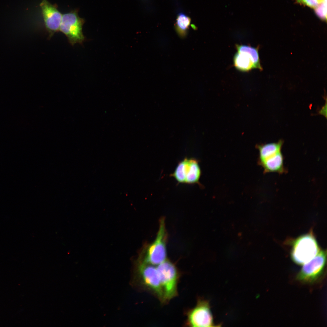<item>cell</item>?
Returning a JSON list of instances; mask_svg holds the SVG:
<instances>
[{"label": "cell", "mask_w": 327, "mask_h": 327, "mask_svg": "<svg viewBox=\"0 0 327 327\" xmlns=\"http://www.w3.org/2000/svg\"><path fill=\"white\" fill-rule=\"evenodd\" d=\"M283 141L259 145L257 146L259 151V163L263 168L265 173L276 172L282 173L285 172L284 158L281 152Z\"/></svg>", "instance_id": "6da1fadb"}, {"label": "cell", "mask_w": 327, "mask_h": 327, "mask_svg": "<svg viewBox=\"0 0 327 327\" xmlns=\"http://www.w3.org/2000/svg\"><path fill=\"white\" fill-rule=\"evenodd\" d=\"M320 251L317 242L312 233L302 235L294 242L291 252L293 261L304 264L313 258Z\"/></svg>", "instance_id": "7a4b0ae2"}, {"label": "cell", "mask_w": 327, "mask_h": 327, "mask_svg": "<svg viewBox=\"0 0 327 327\" xmlns=\"http://www.w3.org/2000/svg\"><path fill=\"white\" fill-rule=\"evenodd\" d=\"M162 289L164 302L176 296L179 274L174 265L166 260L157 268Z\"/></svg>", "instance_id": "3957f363"}, {"label": "cell", "mask_w": 327, "mask_h": 327, "mask_svg": "<svg viewBox=\"0 0 327 327\" xmlns=\"http://www.w3.org/2000/svg\"><path fill=\"white\" fill-rule=\"evenodd\" d=\"M84 22L79 17L77 10L72 11L62 15L59 31L65 35L71 45L82 44L86 39L82 32Z\"/></svg>", "instance_id": "277c9868"}, {"label": "cell", "mask_w": 327, "mask_h": 327, "mask_svg": "<svg viewBox=\"0 0 327 327\" xmlns=\"http://www.w3.org/2000/svg\"><path fill=\"white\" fill-rule=\"evenodd\" d=\"M156 238L148 247L144 263L154 266L158 265L166 260L167 234L165 220L161 218Z\"/></svg>", "instance_id": "5b68a950"}, {"label": "cell", "mask_w": 327, "mask_h": 327, "mask_svg": "<svg viewBox=\"0 0 327 327\" xmlns=\"http://www.w3.org/2000/svg\"><path fill=\"white\" fill-rule=\"evenodd\" d=\"M237 52L233 57L235 68L238 71L247 72L254 68L263 70L258 52L259 47L254 48L246 45H236Z\"/></svg>", "instance_id": "8992f818"}, {"label": "cell", "mask_w": 327, "mask_h": 327, "mask_svg": "<svg viewBox=\"0 0 327 327\" xmlns=\"http://www.w3.org/2000/svg\"><path fill=\"white\" fill-rule=\"evenodd\" d=\"M186 324L191 327L216 326L208 300L198 299L196 305L187 312Z\"/></svg>", "instance_id": "52a82bcc"}, {"label": "cell", "mask_w": 327, "mask_h": 327, "mask_svg": "<svg viewBox=\"0 0 327 327\" xmlns=\"http://www.w3.org/2000/svg\"><path fill=\"white\" fill-rule=\"evenodd\" d=\"M326 253L319 251L310 260L304 265L297 276V279L304 282H312L322 273L326 262Z\"/></svg>", "instance_id": "ba28073f"}, {"label": "cell", "mask_w": 327, "mask_h": 327, "mask_svg": "<svg viewBox=\"0 0 327 327\" xmlns=\"http://www.w3.org/2000/svg\"><path fill=\"white\" fill-rule=\"evenodd\" d=\"M46 29L51 38L59 30L62 15L55 5L47 0H42L40 5Z\"/></svg>", "instance_id": "9c48e42d"}, {"label": "cell", "mask_w": 327, "mask_h": 327, "mask_svg": "<svg viewBox=\"0 0 327 327\" xmlns=\"http://www.w3.org/2000/svg\"><path fill=\"white\" fill-rule=\"evenodd\" d=\"M140 269L145 285L155 293L161 302L164 303V293L157 268L143 262Z\"/></svg>", "instance_id": "30bf717a"}, {"label": "cell", "mask_w": 327, "mask_h": 327, "mask_svg": "<svg viewBox=\"0 0 327 327\" xmlns=\"http://www.w3.org/2000/svg\"><path fill=\"white\" fill-rule=\"evenodd\" d=\"M301 5L313 9L316 14L321 19L326 21L327 0H296Z\"/></svg>", "instance_id": "8fae6325"}, {"label": "cell", "mask_w": 327, "mask_h": 327, "mask_svg": "<svg viewBox=\"0 0 327 327\" xmlns=\"http://www.w3.org/2000/svg\"><path fill=\"white\" fill-rule=\"evenodd\" d=\"M201 175V170L198 161L190 159V163L185 183L192 184L198 183Z\"/></svg>", "instance_id": "7c38bea8"}, {"label": "cell", "mask_w": 327, "mask_h": 327, "mask_svg": "<svg viewBox=\"0 0 327 327\" xmlns=\"http://www.w3.org/2000/svg\"><path fill=\"white\" fill-rule=\"evenodd\" d=\"M190 22V18L184 14L180 13L178 15L175 26L180 37L184 38L186 36Z\"/></svg>", "instance_id": "4fadbf2b"}, {"label": "cell", "mask_w": 327, "mask_h": 327, "mask_svg": "<svg viewBox=\"0 0 327 327\" xmlns=\"http://www.w3.org/2000/svg\"><path fill=\"white\" fill-rule=\"evenodd\" d=\"M189 162V159L184 158L179 163L174 172L171 174L178 182L185 183Z\"/></svg>", "instance_id": "5bb4252c"}]
</instances>
